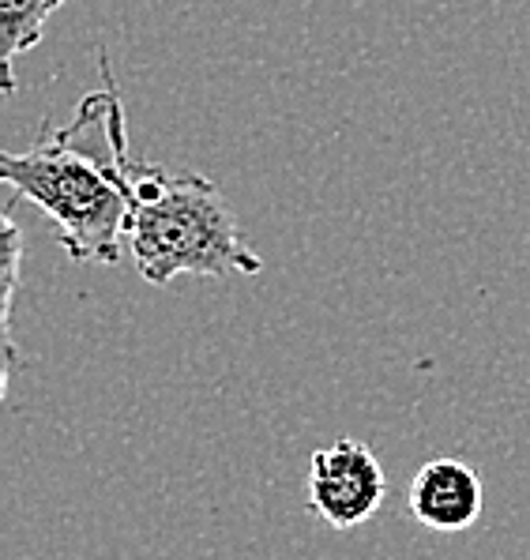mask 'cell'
I'll return each instance as SVG.
<instances>
[{
    "label": "cell",
    "mask_w": 530,
    "mask_h": 560,
    "mask_svg": "<svg viewBox=\"0 0 530 560\" xmlns=\"http://www.w3.org/2000/svg\"><path fill=\"white\" fill-rule=\"evenodd\" d=\"M98 65L106 88L87 94L57 132L46 128L31 151L0 154V180L54 222L68 260L109 267L121 260L136 159L106 54Z\"/></svg>",
    "instance_id": "1"
},
{
    "label": "cell",
    "mask_w": 530,
    "mask_h": 560,
    "mask_svg": "<svg viewBox=\"0 0 530 560\" xmlns=\"http://www.w3.org/2000/svg\"><path fill=\"white\" fill-rule=\"evenodd\" d=\"M125 248L151 287H169L181 275L222 279L260 275L263 260L242 237L234 211L215 180L203 174H166L136 159L132 211Z\"/></svg>",
    "instance_id": "2"
},
{
    "label": "cell",
    "mask_w": 530,
    "mask_h": 560,
    "mask_svg": "<svg viewBox=\"0 0 530 560\" xmlns=\"http://www.w3.org/2000/svg\"><path fill=\"white\" fill-rule=\"evenodd\" d=\"M388 474L369 444L354 436L323 444L309 459V508L331 530H357L380 512Z\"/></svg>",
    "instance_id": "3"
},
{
    "label": "cell",
    "mask_w": 530,
    "mask_h": 560,
    "mask_svg": "<svg viewBox=\"0 0 530 560\" xmlns=\"http://www.w3.org/2000/svg\"><path fill=\"white\" fill-rule=\"evenodd\" d=\"M482 474L463 459H433L410 478L407 508L425 530L459 534L482 515Z\"/></svg>",
    "instance_id": "4"
},
{
    "label": "cell",
    "mask_w": 530,
    "mask_h": 560,
    "mask_svg": "<svg viewBox=\"0 0 530 560\" xmlns=\"http://www.w3.org/2000/svg\"><path fill=\"white\" fill-rule=\"evenodd\" d=\"M64 0H0V65H4V94H15V60L31 54L46 34L49 15Z\"/></svg>",
    "instance_id": "5"
},
{
    "label": "cell",
    "mask_w": 530,
    "mask_h": 560,
    "mask_svg": "<svg viewBox=\"0 0 530 560\" xmlns=\"http://www.w3.org/2000/svg\"><path fill=\"white\" fill-rule=\"evenodd\" d=\"M0 241H4V253H0V271H4V305H0V331H4V365H0V395H8V381H12L15 365V339H12V305L15 290H20V264H23V234L12 222V203L4 207V219H0Z\"/></svg>",
    "instance_id": "6"
}]
</instances>
